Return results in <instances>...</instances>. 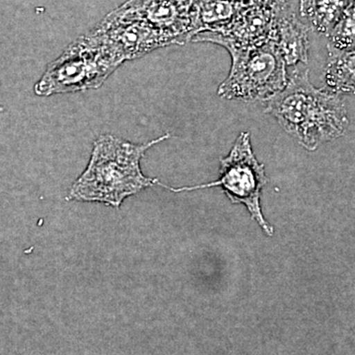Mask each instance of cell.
<instances>
[{
	"instance_id": "7c38bea8",
	"label": "cell",
	"mask_w": 355,
	"mask_h": 355,
	"mask_svg": "<svg viewBox=\"0 0 355 355\" xmlns=\"http://www.w3.org/2000/svg\"><path fill=\"white\" fill-rule=\"evenodd\" d=\"M244 4L228 0H200L198 24L200 32H214L227 25L241 10ZM195 38V37H193Z\"/></svg>"
},
{
	"instance_id": "30bf717a",
	"label": "cell",
	"mask_w": 355,
	"mask_h": 355,
	"mask_svg": "<svg viewBox=\"0 0 355 355\" xmlns=\"http://www.w3.org/2000/svg\"><path fill=\"white\" fill-rule=\"evenodd\" d=\"M329 55L324 69V89L336 94L354 93V51L328 50Z\"/></svg>"
},
{
	"instance_id": "9a60e30c",
	"label": "cell",
	"mask_w": 355,
	"mask_h": 355,
	"mask_svg": "<svg viewBox=\"0 0 355 355\" xmlns=\"http://www.w3.org/2000/svg\"><path fill=\"white\" fill-rule=\"evenodd\" d=\"M228 1L237 2V3L244 4V6H247V4L252 3L254 2V0H228Z\"/></svg>"
},
{
	"instance_id": "4fadbf2b",
	"label": "cell",
	"mask_w": 355,
	"mask_h": 355,
	"mask_svg": "<svg viewBox=\"0 0 355 355\" xmlns=\"http://www.w3.org/2000/svg\"><path fill=\"white\" fill-rule=\"evenodd\" d=\"M328 50L340 51H354L355 46V6L347 7L340 20L336 23L328 35Z\"/></svg>"
},
{
	"instance_id": "9c48e42d",
	"label": "cell",
	"mask_w": 355,
	"mask_h": 355,
	"mask_svg": "<svg viewBox=\"0 0 355 355\" xmlns=\"http://www.w3.org/2000/svg\"><path fill=\"white\" fill-rule=\"evenodd\" d=\"M309 27L303 24L289 4L275 9L268 43L275 46L287 67L298 62L307 64L309 57Z\"/></svg>"
},
{
	"instance_id": "7a4b0ae2",
	"label": "cell",
	"mask_w": 355,
	"mask_h": 355,
	"mask_svg": "<svg viewBox=\"0 0 355 355\" xmlns=\"http://www.w3.org/2000/svg\"><path fill=\"white\" fill-rule=\"evenodd\" d=\"M170 137L166 133L142 144H132L111 135L98 137L87 168L72 186L69 198L120 207L125 198L147 187L160 184L158 180L142 174L140 160L150 147Z\"/></svg>"
},
{
	"instance_id": "52a82bcc",
	"label": "cell",
	"mask_w": 355,
	"mask_h": 355,
	"mask_svg": "<svg viewBox=\"0 0 355 355\" xmlns=\"http://www.w3.org/2000/svg\"><path fill=\"white\" fill-rule=\"evenodd\" d=\"M93 32L108 44L121 62L135 60L165 46L174 44L169 37L142 21L109 13Z\"/></svg>"
},
{
	"instance_id": "5b68a950",
	"label": "cell",
	"mask_w": 355,
	"mask_h": 355,
	"mask_svg": "<svg viewBox=\"0 0 355 355\" xmlns=\"http://www.w3.org/2000/svg\"><path fill=\"white\" fill-rule=\"evenodd\" d=\"M265 166L259 162L252 148L251 135L241 132L236 139L230 153L220 160V178L209 184L174 189L162 184L168 190L184 191L222 187L224 193L235 205H246L252 218L261 226L266 235H273V227L266 222L261 209V193L268 184Z\"/></svg>"
},
{
	"instance_id": "ba28073f",
	"label": "cell",
	"mask_w": 355,
	"mask_h": 355,
	"mask_svg": "<svg viewBox=\"0 0 355 355\" xmlns=\"http://www.w3.org/2000/svg\"><path fill=\"white\" fill-rule=\"evenodd\" d=\"M275 9L252 2L242 7L232 20L221 29L196 35L193 41L229 48H251L266 44L272 32Z\"/></svg>"
},
{
	"instance_id": "6da1fadb",
	"label": "cell",
	"mask_w": 355,
	"mask_h": 355,
	"mask_svg": "<svg viewBox=\"0 0 355 355\" xmlns=\"http://www.w3.org/2000/svg\"><path fill=\"white\" fill-rule=\"evenodd\" d=\"M266 103V113L275 116L282 128L309 151L343 137L349 128V114L342 96L315 87L308 70L294 72L286 87Z\"/></svg>"
},
{
	"instance_id": "8fae6325",
	"label": "cell",
	"mask_w": 355,
	"mask_h": 355,
	"mask_svg": "<svg viewBox=\"0 0 355 355\" xmlns=\"http://www.w3.org/2000/svg\"><path fill=\"white\" fill-rule=\"evenodd\" d=\"M354 0H300L301 16L313 31L328 35Z\"/></svg>"
},
{
	"instance_id": "277c9868",
	"label": "cell",
	"mask_w": 355,
	"mask_h": 355,
	"mask_svg": "<svg viewBox=\"0 0 355 355\" xmlns=\"http://www.w3.org/2000/svg\"><path fill=\"white\" fill-rule=\"evenodd\" d=\"M232 58L227 78L217 94L226 100L266 102L286 87L288 76L284 58L272 44L227 49Z\"/></svg>"
},
{
	"instance_id": "3957f363",
	"label": "cell",
	"mask_w": 355,
	"mask_h": 355,
	"mask_svg": "<svg viewBox=\"0 0 355 355\" xmlns=\"http://www.w3.org/2000/svg\"><path fill=\"white\" fill-rule=\"evenodd\" d=\"M123 62L91 30L69 44L35 85L36 95L83 92L99 88Z\"/></svg>"
},
{
	"instance_id": "5bb4252c",
	"label": "cell",
	"mask_w": 355,
	"mask_h": 355,
	"mask_svg": "<svg viewBox=\"0 0 355 355\" xmlns=\"http://www.w3.org/2000/svg\"><path fill=\"white\" fill-rule=\"evenodd\" d=\"M254 2L272 9L280 8V7L286 6L288 3L287 0H254Z\"/></svg>"
},
{
	"instance_id": "8992f818",
	"label": "cell",
	"mask_w": 355,
	"mask_h": 355,
	"mask_svg": "<svg viewBox=\"0 0 355 355\" xmlns=\"http://www.w3.org/2000/svg\"><path fill=\"white\" fill-rule=\"evenodd\" d=\"M200 0H128L114 9L120 15L142 21L172 40L174 44L193 41L200 32Z\"/></svg>"
}]
</instances>
